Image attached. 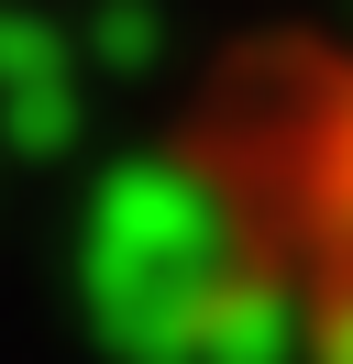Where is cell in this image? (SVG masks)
<instances>
[{
	"instance_id": "cell-1",
	"label": "cell",
	"mask_w": 353,
	"mask_h": 364,
	"mask_svg": "<svg viewBox=\"0 0 353 364\" xmlns=\"http://www.w3.org/2000/svg\"><path fill=\"white\" fill-rule=\"evenodd\" d=\"M176 210L265 364H353V23H254L176 89Z\"/></svg>"
}]
</instances>
